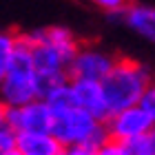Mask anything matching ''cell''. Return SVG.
Returning a JSON list of instances; mask_svg holds the SVG:
<instances>
[{"mask_svg": "<svg viewBox=\"0 0 155 155\" xmlns=\"http://www.w3.org/2000/svg\"><path fill=\"white\" fill-rule=\"evenodd\" d=\"M73 87H75L78 104L82 109H87L91 115H95L97 120L107 122L111 117V107H109L107 93L102 89V82H97V80H73Z\"/></svg>", "mask_w": 155, "mask_h": 155, "instance_id": "obj_8", "label": "cell"}, {"mask_svg": "<svg viewBox=\"0 0 155 155\" xmlns=\"http://www.w3.org/2000/svg\"><path fill=\"white\" fill-rule=\"evenodd\" d=\"M97 155H131V151H129V146H126V142H122V140L107 137L97 146Z\"/></svg>", "mask_w": 155, "mask_h": 155, "instance_id": "obj_15", "label": "cell"}, {"mask_svg": "<svg viewBox=\"0 0 155 155\" xmlns=\"http://www.w3.org/2000/svg\"><path fill=\"white\" fill-rule=\"evenodd\" d=\"M60 155H97V149L91 144H69L62 149Z\"/></svg>", "mask_w": 155, "mask_h": 155, "instance_id": "obj_16", "label": "cell"}, {"mask_svg": "<svg viewBox=\"0 0 155 155\" xmlns=\"http://www.w3.org/2000/svg\"><path fill=\"white\" fill-rule=\"evenodd\" d=\"M93 7H97L104 13H115V16H122V13L133 5V0H87Z\"/></svg>", "mask_w": 155, "mask_h": 155, "instance_id": "obj_14", "label": "cell"}, {"mask_svg": "<svg viewBox=\"0 0 155 155\" xmlns=\"http://www.w3.org/2000/svg\"><path fill=\"white\" fill-rule=\"evenodd\" d=\"M0 155H2V153H0Z\"/></svg>", "mask_w": 155, "mask_h": 155, "instance_id": "obj_21", "label": "cell"}, {"mask_svg": "<svg viewBox=\"0 0 155 155\" xmlns=\"http://www.w3.org/2000/svg\"><path fill=\"white\" fill-rule=\"evenodd\" d=\"M153 129H155V117L142 104L120 109L115 113H111V117L107 120L109 137L122 140V142H129V140L137 137V135H146Z\"/></svg>", "mask_w": 155, "mask_h": 155, "instance_id": "obj_5", "label": "cell"}, {"mask_svg": "<svg viewBox=\"0 0 155 155\" xmlns=\"http://www.w3.org/2000/svg\"><path fill=\"white\" fill-rule=\"evenodd\" d=\"M122 20L140 38L155 45V7L153 5H131L122 13Z\"/></svg>", "mask_w": 155, "mask_h": 155, "instance_id": "obj_10", "label": "cell"}, {"mask_svg": "<svg viewBox=\"0 0 155 155\" xmlns=\"http://www.w3.org/2000/svg\"><path fill=\"white\" fill-rule=\"evenodd\" d=\"M151 135H153V142H155V129H153V131H151Z\"/></svg>", "mask_w": 155, "mask_h": 155, "instance_id": "obj_20", "label": "cell"}, {"mask_svg": "<svg viewBox=\"0 0 155 155\" xmlns=\"http://www.w3.org/2000/svg\"><path fill=\"white\" fill-rule=\"evenodd\" d=\"M2 155H25V153H20L18 149H11V151H7V153H2Z\"/></svg>", "mask_w": 155, "mask_h": 155, "instance_id": "obj_19", "label": "cell"}, {"mask_svg": "<svg viewBox=\"0 0 155 155\" xmlns=\"http://www.w3.org/2000/svg\"><path fill=\"white\" fill-rule=\"evenodd\" d=\"M131 155H155V142H153V135L146 133V135H137L126 142Z\"/></svg>", "mask_w": 155, "mask_h": 155, "instance_id": "obj_13", "label": "cell"}, {"mask_svg": "<svg viewBox=\"0 0 155 155\" xmlns=\"http://www.w3.org/2000/svg\"><path fill=\"white\" fill-rule=\"evenodd\" d=\"M16 45H18V33L0 31V84H2L7 71H9V64H11L13 51H16Z\"/></svg>", "mask_w": 155, "mask_h": 155, "instance_id": "obj_12", "label": "cell"}, {"mask_svg": "<svg viewBox=\"0 0 155 155\" xmlns=\"http://www.w3.org/2000/svg\"><path fill=\"white\" fill-rule=\"evenodd\" d=\"M16 149L25 155H60L64 146L51 131H22Z\"/></svg>", "mask_w": 155, "mask_h": 155, "instance_id": "obj_9", "label": "cell"}, {"mask_svg": "<svg viewBox=\"0 0 155 155\" xmlns=\"http://www.w3.org/2000/svg\"><path fill=\"white\" fill-rule=\"evenodd\" d=\"M0 95L9 107H20V104H27L40 97V78L36 64H33L31 47L22 33H18V45L13 51L9 71L0 84Z\"/></svg>", "mask_w": 155, "mask_h": 155, "instance_id": "obj_3", "label": "cell"}, {"mask_svg": "<svg viewBox=\"0 0 155 155\" xmlns=\"http://www.w3.org/2000/svg\"><path fill=\"white\" fill-rule=\"evenodd\" d=\"M22 36L31 47L33 64H36V71L40 78V97H45L58 84L71 80L69 67L82 47V42L73 36L71 29L53 25V27L33 29L29 33H22Z\"/></svg>", "mask_w": 155, "mask_h": 155, "instance_id": "obj_1", "label": "cell"}, {"mask_svg": "<svg viewBox=\"0 0 155 155\" xmlns=\"http://www.w3.org/2000/svg\"><path fill=\"white\" fill-rule=\"evenodd\" d=\"M7 111H9V104L2 100V95H0V126L7 124Z\"/></svg>", "mask_w": 155, "mask_h": 155, "instance_id": "obj_18", "label": "cell"}, {"mask_svg": "<svg viewBox=\"0 0 155 155\" xmlns=\"http://www.w3.org/2000/svg\"><path fill=\"white\" fill-rule=\"evenodd\" d=\"M140 104H142V107L155 117V80L149 84V89H146V93H144V97H142V102H140Z\"/></svg>", "mask_w": 155, "mask_h": 155, "instance_id": "obj_17", "label": "cell"}, {"mask_svg": "<svg viewBox=\"0 0 155 155\" xmlns=\"http://www.w3.org/2000/svg\"><path fill=\"white\" fill-rule=\"evenodd\" d=\"M51 133L62 142V146L91 144L97 149L109 137L107 122L97 120L95 115H91L82 107H73V109L60 111V113H53Z\"/></svg>", "mask_w": 155, "mask_h": 155, "instance_id": "obj_4", "label": "cell"}, {"mask_svg": "<svg viewBox=\"0 0 155 155\" xmlns=\"http://www.w3.org/2000/svg\"><path fill=\"white\" fill-rule=\"evenodd\" d=\"M47 104L51 107L53 113H60V111H67V109H73V107H80L78 104V95H75V87H73V80H67L58 84L55 89H51L49 93L45 95Z\"/></svg>", "mask_w": 155, "mask_h": 155, "instance_id": "obj_11", "label": "cell"}, {"mask_svg": "<svg viewBox=\"0 0 155 155\" xmlns=\"http://www.w3.org/2000/svg\"><path fill=\"white\" fill-rule=\"evenodd\" d=\"M153 80L155 78L146 64H142L140 60L126 58V55H117L113 69L102 80V89L107 93L111 113L140 104Z\"/></svg>", "mask_w": 155, "mask_h": 155, "instance_id": "obj_2", "label": "cell"}, {"mask_svg": "<svg viewBox=\"0 0 155 155\" xmlns=\"http://www.w3.org/2000/svg\"><path fill=\"white\" fill-rule=\"evenodd\" d=\"M115 55L107 53L100 47L93 45H82L80 51L75 53V58L71 60L69 67V75L73 80H97L102 82L109 75V71L115 64Z\"/></svg>", "mask_w": 155, "mask_h": 155, "instance_id": "obj_6", "label": "cell"}, {"mask_svg": "<svg viewBox=\"0 0 155 155\" xmlns=\"http://www.w3.org/2000/svg\"><path fill=\"white\" fill-rule=\"evenodd\" d=\"M7 124L13 131H51L53 124V111L47 104L45 97L31 100L20 107H9L7 111Z\"/></svg>", "mask_w": 155, "mask_h": 155, "instance_id": "obj_7", "label": "cell"}]
</instances>
